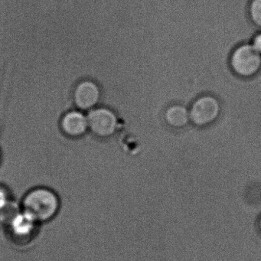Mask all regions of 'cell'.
<instances>
[{
	"mask_svg": "<svg viewBox=\"0 0 261 261\" xmlns=\"http://www.w3.org/2000/svg\"><path fill=\"white\" fill-rule=\"evenodd\" d=\"M249 12L252 22L261 30V0H252L250 3Z\"/></svg>",
	"mask_w": 261,
	"mask_h": 261,
	"instance_id": "9",
	"label": "cell"
},
{
	"mask_svg": "<svg viewBox=\"0 0 261 261\" xmlns=\"http://www.w3.org/2000/svg\"><path fill=\"white\" fill-rule=\"evenodd\" d=\"M89 129L97 138L108 140L118 132L120 121L117 114L109 108H97L89 111Z\"/></svg>",
	"mask_w": 261,
	"mask_h": 261,
	"instance_id": "3",
	"label": "cell"
},
{
	"mask_svg": "<svg viewBox=\"0 0 261 261\" xmlns=\"http://www.w3.org/2000/svg\"><path fill=\"white\" fill-rule=\"evenodd\" d=\"M258 226H259V230L261 231V216L260 218H259V222H258Z\"/></svg>",
	"mask_w": 261,
	"mask_h": 261,
	"instance_id": "12",
	"label": "cell"
},
{
	"mask_svg": "<svg viewBox=\"0 0 261 261\" xmlns=\"http://www.w3.org/2000/svg\"><path fill=\"white\" fill-rule=\"evenodd\" d=\"M102 92L94 81L83 80L76 85L73 93L74 105L81 111H90L100 103Z\"/></svg>",
	"mask_w": 261,
	"mask_h": 261,
	"instance_id": "6",
	"label": "cell"
},
{
	"mask_svg": "<svg viewBox=\"0 0 261 261\" xmlns=\"http://www.w3.org/2000/svg\"><path fill=\"white\" fill-rule=\"evenodd\" d=\"M221 105L212 95H203L194 101L189 109L190 120L198 126L212 124L219 117Z\"/></svg>",
	"mask_w": 261,
	"mask_h": 261,
	"instance_id": "4",
	"label": "cell"
},
{
	"mask_svg": "<svg viewBox=\"0 0 261 261\" xmlns=\"http://www.w3.org/2000/svg\"><path fill=\"white\" fill-rule=\"evenodd\" d=\"M250 45H252L255 51L259 53L261 56V31L258 32L250 42Z\"/></svg>",
	"mask_w": 261,
	"mask_h": 261,
	"instance_id": "11",
	"label": "cell"
},
{
	"mask_svg": "<svg viewBox=\"0 0 261 261\" xmlns=\"http://www.w3.org/2000/svg\"><path fill=\"white\" fill-rule=\"evenodd\" d=\"M165 118L169 126L178 129L188 126L191 121L189 109L181 105L169 107L165 112Z\"/></svg>",
	"mask_w": 261,
	"mask_h": 261,
	"instance_id": "8",
	"label": "cell"
},
{
	"mask_svg": "<svg viewBox=\"0 0 261 261\" xmlns=\"http://www.w3.org/2000/svg\"><path fill=\"white\" fill-rule=\"evenodd\" d=\"M232 69L240 77H253L261 70V56L255 51L250 43L238 46L230 58Z\"/></svg>",
	"mask_w": 261,
	"mask_h": 261,
	"instance_id": "2",
	"label": "cell"
},
{
	"mask_svg": "<svg viewBox=\"0 0 261 261\" xmlns=\"http://www.w3.org/2000/svg\"><path fill=\"white\" fill-rule=\"evenodd\" d=\"M21 209L40 224L50 222L59 215L62 201L59 194L47 186H36L25 192L19 202Z\"/></svg>",
	"mask_w": 261,
	"mask_h": 261,
	"instance_id": "1",
	"label": "cell"
},
{
	"mask_svg": "<svg viewBox=\"0 0 261 261\" xmlns=\"http://www.w3.org/2000/svg\"><path fill=\"white\" fill-rule=\"evenodd\" d=\"M14 201L10 189L4 185L0 184V212L5 210Z\"/></svg>",
	"mask_w": 261,
	"mask_h": 261,
	"instance_id": "10",
	"label": "cell"
},
{
	"mask_svg": "<svg viewBox=\"0 0 261 261\" xmlns=\"http://www.w3.org/2000/svg\"><path fill=\"white\" fill-rule=\"evenodd\" d=\"M60 127L67 137L80 138L89 129L88 117L81 111H69L62 117Z\"/></svg>",
	"mask_w": 261,
	"mask_h": 261,
	"instance_id": "7",
	"label": "cell"
},
{
	"mask_svg": "<svg viewBox=\"0 0 261 261\" xmlns=\"http://www.w3.org/2000/svg\"><path fill=\"white\" fill-rule=\"evenodd\" d=\"M41 224L30 214L19 209L6 223L9 234L18 242H25L36 234Z\"/></svg>",
	"mask_w": 261,
	"mask_h": 261,
	"instance_id": "5",
	"label": "cell"
}]
</instances>
